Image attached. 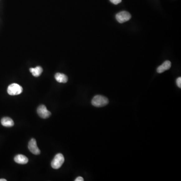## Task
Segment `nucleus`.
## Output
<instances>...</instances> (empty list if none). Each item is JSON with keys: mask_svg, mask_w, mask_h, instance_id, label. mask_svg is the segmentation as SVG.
<instances>
[{"mask_svg": "<svg viewBox=\"0 0 181 181\" xmlns=\"http://www.w3.org/2000/svg\"><path fill=\"white\" fill-rule=\"evenodd\" d=\"M131 18V16L129 12L126 11H122L118 13L116 15V18L118 22L120 23H123L128 21Z\"/></svg>", "mask_w": 181, "mask_h": 181, "instance_id": "obj_4", "label": "nucleus"}, {"mask_svg": "<svg viewBox=\"0 0 181 181\" xmlns=\"http://www.w3.org/2000/svg\"><path fill=\"white\" fill-rule=\"evenodd\" d=\"M83 178L82 177H79L77 178L76 180H74L75 181H83Z\"/></svg>", "mask_w": 181, "mask_h": 181, "instance_id": "obj_14", "label": "nucleus"}, {"mask_svg": "<svg viewBox=\"0 0 181 181\" xmlns=\"http://www.w3.org/2000/svg\"><path fill=\"white\" fill-rule=\"evenodd\" d=\"M176 83H177V85L178 86V87L181 88V77H179L177 79V81H176Z\"/></svg>", "mask_w": 181, "mask_h": 181, "instance_id": "obj_12", "label": "nucleus"}, {"mask_svg": "<svg viewBox=\"0 0 181 181\" xmlns=\"http://www.w3.org/2000/svg\"><path fill=\"white\" fill-rule=\"evenodd\" d=\"M30 72L31 73L33 76L35 77H38L40 76L43 72V69L40 66H37L35 68H30Z\"/></svg>", "mask_w": 181, "mask_h": 181, "instance_id": "obj_11", "label": "nucleus"}, {"mask_svg": "<svg viewBox=\"0 0 181 181\" xmlns=\"http://www.w3.org/2000/svg\"><path fill=\"white\" fill-rule=\"evenodd\" d=\"M1 124L3 126L10 127L14 126V122L12 119L8 117H6L2 119Z\"/></svg>", "mask_w": 181, "mask_h": 181, "instance_id": "obj_9", "label": "nucleus"}, {"mask_svg": "<svg viewBox=\"0 0 181 181\" xmlns=\"http://www.w3.org/2000/svg\"><path fill=\"white\" fill-rule=\"evenodd\" d=\"M23 91V88L21 86L17 83H12L8 87L7 92L10 95H18L21 94Z\"/></svg>", "mask_w": 181, "mask_h": 181, "instance_id": "obj_2", "label": "nucleus"}, {"mask_svg": "<svg viewBox=\"0 0 181 181\" xmlns=\"http://www.w3.org/2000/svg\"><path fill=\"white\" fill-rule=\"evenodd\" d=\"M15 162L19 164H26L28 162V159L23 155H18L15 156Z\"/></svg>", "mask_w": 181, "mask_h": 181, "instance_id": "obj_8", "label": "nucleus"}, {"mask_svg": "<svg viewBox=\"0 0 181 181\" xmlns=\"http://www.w3.org/2000/svg\"><path fill=\"white\" fill-rule=\"evenodd\" d=\"M28 149L33 154L38 155L40 154V150L37 145L36 141L34 138H32L29 142Z\"/></svg>", "mask_w": 181, "mask_h": 181, "instance_id": "obj_6", "label": "nucleus"}, {"mask_svg": "<svg viewBox=\"0 0 181 181\" xmlns=\"http://www.w3.org/2000/svg\"><path fill=\"white\" fill-rule=\"evenodd\" d=\"M109 103L108 98L101 95H96L93 98L92 104L96 107H104Z\"/></svg>", "mask_w": 181, "mask_h": 181, "instance_id": "obj_1", "label": "nucleus"}, {"mask_svg": "<svg viewBox=\"0 0 181 181\" xmlns=\"http://www.w3.org/2000/svg\"><path fill=\"white\" fill-rule=\"evenodd\" d=\"M110 1L115 5H117V4L121 3V1H122V0H110Z\"/></svg>", "mask_w": 181, "mask_h": 181, "instance_id": "obj_13", "label": "nucleus"}, {"mask_svg": "<svg viewBox=\"0 0 181 181\" xmlns=\"http://www.w3.org/2000/svg\"><path fill=\"white\" fill-rule=\"evenodd\" d=\"M64 162V155L61 154H58L55 156L51 162V167L54 169L60 168Z\"/></svg>", "mask_w": 181, "mask_h": 181, "instance_id": "obj_3", "label": "nucleus"}, {"mask_svg": "<svg viewBox=\"0 0 181 181\" xmlns=\"http://www.w3.org/2000/svg\"><path fill=\"white\" fill-rule=\"evenodd\" d=\"M171 67V61L167 60L164 61L162 65L158 67L157 69V72L158 73H162L165 70H168Z\"/></svg>", "mask_w": 181, "mask_h": 181, "instance_id": "obj_7", "label": "nucleus"}, {"mask_svg": "<svg viewBox=\"0 0 181 181\" xmlns=\"http://www.w3.org/2000/svg\"><path fill=\"white\" fill-rule=\"evenodd\" d=\"M55 77L57 82L60 83H65L68 81V77L64 74L56 73Z\"/></svg>", "mask_w": 181, "mask_h": 181, "instance_id": "obj_10", "label": "nucleus"}, {"mask_svg": "<svg viewBox=\"0 0 181 181\" xmlns=\"http://www.w3.org/2000/svg\"><path fill=\"white\" fill-rule=\"evenodd\" d=\"M7 180L6 179H0V181H6Z\"/></svg>", "mask_w": 181, "mask_h": 181, "instance_id": "obj_15", "label": "nucleus"}, {"mask_svg": "<svg viewBox=\"0 0 181 181\" xmlns=\"http://www.w3.org/2000/svg\"><path fill=\"white\" fill-rule=\"evenodd\" d=\"M37 113L41 118L46 119L50 117L51 115V113L47 109L46 107L44 105L39 106L37 110Z\"/></svg>", "mask_w": 181, "mask_h": 181, "instance_id": "obj_5", "label": "nucleus"}]
</instances>
